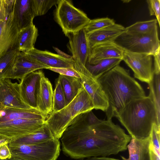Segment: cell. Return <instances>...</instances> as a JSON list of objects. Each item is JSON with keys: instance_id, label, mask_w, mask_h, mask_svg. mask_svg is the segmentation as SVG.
<instances>
[{"instance_id": "1", "label": "cell", "mask_w": 160, "mask_h": 160, "mask_svg": "<svg viewBox=\"0 0 160 160\" xmlns=\"http://www.w3.org/2000/svg\"><path fill=\"white\" fill-rule=\"evenodd\" d=\"M131 138L112 119L97 123L93 116L86 112L74 119L61 140L65 155L81 159L117 154L127 149Z\"/></svg>"}, {"instance_id": "2", "label": "cell", "mask_w": 160, "mask_h": 160, "mask_svg": "<svg viewBox=\"0 0 160 160\" xmlns=\"http://www.w3.org/2000/svg\"><path fill=\"white\" fill-rule=\"evenodd\" d=\"M97 80L107 99L108 107L105 111L108 120L115 117L129 102L144 97L145 92L127 70L118 65Z\"/></svg>"}, {"instance_id": "3", "label": "cell", "mask_w": 160, "mask_h": 160, "mask_svg": "<svg viewBox=\"0 0 160 160\" xmlns=\"http://www.w3.org/2000/svg\"><path fill=\"white\" fill-rule=\"evenodd\" d=\"M132 138L138 140L149 137L154 123L158 125L156 108L151 95L128 102L115 117Z\"/></svg>"}, {"instance_id": "4", "label": "cell", "mask_w": 160, "mask_h": 160, "mask_svg": "<svg viewBox=\"0 0 160 160\" xmlns=\"http://www.w3.org/2000/svg\"><path fill=\"white\" fill-rule=\"evenodd\" d=\"M93 109L92 101L83 87L68 105L59 111L52 112L45 123L54 138L59 140L76 117Z\"/></svg>"}, {"instance_id": "5", "label": "cell", "mask_w": 160, "mask_h": 160, "mask_svg": "<svg viewBox=\"0 0 160 160\" xmlns=\"http://www.w3.org/2000/svg\"><path fill=\"white\" fill-rule=\"evenodd\" d=\"M8 146L12 157L21 160H57L61 150L60 142L55 138L32 144L9 142Z\"/></svg>"}, {"instance_id": "6", "label": "cell", "mask_w": 160, "mask_h": 160, "mask_svg": "<svg viewBox=\"0 0 160 160\" xmlns=\"http://www.w3.org/2000/svg\"><path fill=\"white\" fill-rule=\"evenodd\" d=\"M54 19L66 36L84 29L90 19L82 11L77 8L71 1L58 0Z\"/></svg>"}, {"instance_id": "7", "label": "cell", "mask_w": 160, "mask_h": 160, "mask_svg": "<svg viewBox=\"0 0 160 160\" xmlns=\"http://www.w3.org/2000/svg\"><path fill=\"white\" fill-rule=\"evenodd\" d=\"M113 42L124 51L152 56L160 47L158 30L146 34L134 33L125 30Z\"/></svg>"}, {"instance_id": "8", "label": "cell", "mask_w": 160, "mask_h": 160, "mask_svg": "<svg viewBox=\"0 0 160 160\" xmlns=\"http://www.w3.org/2000/svg\"><path fill=\"white\" fill-rule=\"evenodd\" d=\"M67 37L69 40L67 46L72 54L73 68L79 73L87 71L86 65L90 49L84 29L70 33Z\"/></svg>"}, {"instance_id": "9", "label": "cell", "mask_w": 160, "mask_h": 160, "mask_svg": "<svg viewBox=\"0 0 160 160\" xmlns=\"http://www.w3.org/2000/svg\"><path fill=\"white\" fill-rule=\"evenodd\" d=\"M45 121L18 119L0 123V136L11 140L34 133L43 126Z\"/></svg>"}, {"instance_id": "10", "label": "cell", "mask_w": 160, "mask_h": 160, "mask_svg": "<svg viewBox=\"0 0 160 160\" xmlns=\"http://www.w3.org/2000/svg\"><path fill=\"white\" fill-rule=\"evenodd\" d=\"M152 56L150 54L123 50L122 60L133 71L135 78L149 84L154 74Z\"/></svg>"}, {"instance_id": "11", "label": "cell", "mask_w": 160, "mask_h": 160, "mask_svg": "<svg viewBox=\"0 0 160 160\" xmlns=\"http://www.w3.org/2000/svg\"><path fill=\"white\" fill-rule=\"evenodd\" d=\"M20 30L15 18L13 5L7 17L0 19V58L10 51L18 48Z\"/></svg>"}, {"instance_id": "12", "label": "cell", "mask_w": 160, "mask_h": 160, "mask_svg": "<svg viewBox=\"0 0 160 160\" xmlns=\"http://www.w3.org/2000/svg\"><path fill=\"white\" fill-rule=\"evenodd\" d=\"M4 107L32 108L22 99L19 83L6 78L0 79V108Z\"/></svg>"}, {"instance_id": "13", "label": "cell", "mask_w": 160, "mask_h": 160, "mask_svg": "<svg viewBox=\"0 0 160 160\" xmlns=\"http://www.w3.org/2000/svg\"><path fill=\"white\" fill-rule=\"evenodd\" d=\"M44 75L42 71H36L26 75L21 79L19 85L22 99L32 108L37 109V95L40 80Z\"/></svg>"}, {"instance_id": "14", "label": "cell", "mask_w": 160, "mask_h": 160, "mask_svg": "<svg viewBox=\"0 0 160 160\" xmlns=\"http://www.w3.org/2000/svg\"><path fill=\"white\" fill-rule=\"evenodd\" d=\"M50 68V67L24 53L20 52L12 69L4 78L21 79L30 73L40 69H48Z\"/></svg>"}, {"instance_id": "15", "label": "cell", "mask_w": 160, "mask_h": 160, "mask_svg": "<svg viewBox=\"0 0 160 160\" xmlns=\"http://www.w3.org/2000/svg\"><path fill=\"white\" fill-rule=\"evenodd\" d=\"M80 74L83 86L90 97L94 109L105 112L108 107V102L97 79L93 78L88 71Z\"/></svg>"}, {"instance_id": "16", "label": "cell", "mask_w": 160, "mask_h": 160, "mask_svg": "<svg viewBox=\"0 0 160 160\" xmlns=\"http://www.w3.org/2000/svg\"><path fill=\"white\" fill-rule=\"evenodd\" d=\"M123 52V50L113 42L98 44L90 49L87 63L94 65L102 60L109 58L122 60Z\"/></svg>"}, {"instance_id": "17", "label": "cell", "mask_w": 160, "mask_h": 160, "mask_svg": "<svg viewBox=\"0 0 160 160\" xmlns=\"http://www.w3.org/2000/svg\"><path fill=\"white\" fill-rule=\"evenodd\" d=\"M125 31V28L123 26L115 23L89 33L86 34L90 49L98 44L113 42L119 35Z\"/></svg>"}, {"instance_id": "18", "label": "cell", "mask_w": 160, "mask_h": 160, "mask_svg": "<svg viewBox=\"0 0 160 160\" xmlns=\"http://www.w3.org/2000/svg\"><path fill=\"white\" fill-rule=\"evenodd\" d=\"M24 53L50 68H73L72 58H65L58 54L35 48Z\"/></svg>"}, {"instance_id": "19", "label": "cell", "mask_w": 160, "mask_h": 160, "mask_svg": "<svg viewBox=\"0 0 160 160\" xmlns=\"http://www.w3.org/2000/svg\"><path fill=\"white\" fill-rule=\"evenodd\" d=\"M47 116L38 109L4 107L0 108V123L18 119L45 120Z\"/></svg>"}, {"instance_id": "20", "label": "cell", "mask_w": 160, "mask_h": 160, "mask_svg": "<svg viewBox=\"0 0 160 160\" xmlns=\"http://www.w3.org/2000/svg\"><path fill=\"white\" fill-rule=\"evenodd\" d=\"M53 91L52 84L44 75L42 77L37 97V109L48 117L52 111Z\"/></svg>"}, {"instance_id": "21", "label": "cell", "mask_w": 160, "mask_h": 160, "mask_svg": "<svg viewBox=\"0 0 160 160\" xmlns=\"http://www.w3.org/2000/svg\"><path fill=\"white\" fill-rule=\"evenodd\" d=\"M14 13L20 30L33 24L35 16L30 0H15Z\"/></svg>"}, {"instance_id": "22", "label": "cell", "mask_w": 160, "mask_h": 160, "mask_svg": "<svg viewBox=\"0 0 160 160\" xmlns=\"http://www.w3.org/2000/svg\"><path fill=\"white\" fill-rule=\"evenodd\" d=\"M38 36V29L33 24L20 29L18 38L19 51L25 52L34 48Z\"/></svg>"}, {"instance_id": "23", "label": "cell", "mask_w": 160, "mask_h": 160, "mask_svg": "<svg viewBox=\"0 0 160 160\" xmlns=\"http://www.w3.org/2000/svg\"><path fill=\"white\" fill-rule=\"evenodd\" d=\"M60 80L65 96L66 106L76 97L83 86L80 78L59 74Z\"/></svg>"}, {"instance_id": "24", "label": "cell", "mask_w": 160, "mask_h": 160, "mask_svg": "<svg viewBox=\"0 0 160 160\" xmlns=\"http://www.w3.org/2000/svg\"><path fill=\"white\" fill-rule=\"evenodd\" d=\"M55 138L45 123L37 132L15 139L9 142L24 144H32L45 142Z\"/></svg>"}, {"instance_id": "25", "label": "cell", "mask_w": 160, "mask_h": 160, "mask_svg": "<svg viewBox=\"0 0 160 160\" xmlns=\"http://www.w3.org/2000/svg\"><path fill=\"white\" fill-rule=\"evenodd\" d=\"M150 143L149 137L146 139L138 140L132 138L127 146L128 158L121 156L122 160H142Z\"/></svg>"}, {"instance_id": "26", "label": "cell", "mask_w": 160, "mask_h": 160, "mask_svg": "<svg viewBox=\"0 0 160 160\" xmlns=\"http://www.w3.org/2000/svg\"><path fill=\"white\" fill-rule=\"evenodd\" d=\"M122 60L118 58L107 59L102 60L94 65L87 63L86 68L92 77L97 79L105 73L119 65Z\"/></svg>"}, {"instance_id": "27", "label": "cell", "mask_w": 160, "mask_h": 160, "mask_svg": "<svg viewBox=\"0 0 160 160\" xmlns=\"http://www.w3.org/2000/svg\"><path fill=\"white\" fill-rule=\"evenodd\" d=\"M149 94L155 105L158 123L160 125V74H154L152 80L149 84Z\"/></svg>"}, {"instance_id": "28", "label": "cell", "mask_w": 160, "mask_h": 160, "mask_svg": "<svg viewBox=\"0 0 160 160\" xmlns=\"http://www.w3.org/2000/svg\"><path fill=\"white\" fill-rule=\"evenodd\" d=\"M158 23L156 19L138 22L126 28L125 30L128 32L136 33H149L158 30Z\"/></svg>"}, {"instance_id": "29", "label": "cell", "mask_w": 160, "mask_h": 160, "mask_svg": "<svg viewBox=\"0 0 160 160\" xmlns=\"http://www.w3.org/2000/svg\"><path fill=\"white\" fill-rule=\"evenodd\" d=\"M20 52L18 48L13 49L0 58V79L4 78L11 71Z\"/></svg>"}, {"instance_id": "30", "label": "cell", "mask_w": 160, "mask_h": 160, "mask_svg": "<svg viewBox=\"0 0 160 160\" xmlns=\"http://www.w3.org/2000/svg\"><path fill=\"white\" fill-rule=\"evenodd\" d=\"M35 17L45 14L53 6L56 5L58 0H30Z\"/></svg>"}, {"instance_id": "31", "label": "cell", "mask_w": 160, "mask_h": 160, "mask_svg": "<svg viewBox=\"0 0 160 160\" xmlns=\"http://www.w3.org/2000/svg\"><path fill=\"white\" fill-rule=\"evenodd\" d=\"M65 106L64 94L60 80L58 78L53 91L52 112L59 111Z\"/></svg>"}, {"instance_id": "32", "label": "cell", "mask_w": 160, "mask_h": 160, "mask_svg": "<svg viewBox=\"0 0 160 160\" xmlns=\"http://www.w3.org/2000/svg\"><path fill=\"white\" fill-rule=\"evenodd\" d=\"M115 23L113 19L107 17L95 19L90 20L84 29L88 34Z\"/></svg>"}, {"instance_id": "33", "label": "cell", "mask_w": 160, "mask_h": 160, "mask_svg": "<svg viewBox=\"0 0 160 160\" xmlns=\"http://www.w3.org/2000/svg\"><path fill=\"white\" fill-rule=\"evenodd\" d=\"M160 126L153 124L150 135L151 143L155 149L160 150Z\"/></svg>"}, {"instance_id": "34", "label": "cell", "mask_w": 160, "mask_h": 160, "mask_svg": "<svg viewBox=\"0 0 160 160\" xmlns=\"http://www.w3.org/2000/svg\"><path fill=\"white\" fill-rule=\"evenodd\" d=\"M150 16H155L159 26L160 25V0H147Z\"/></svg>"}, {"instance_id": "35", "label": "cell", "mask_w": 160, "mask_h": 160, "mask_svg": "<svg viewBox=\"0 0 160 160\" xmlns=\"http://www.w3.org/2000/svg\"><path fill=\"white\" fill-rule=\"evenodd\" d=\"M60 75L81 78V77L79 73L75 69L72 68H53L48 69Z\"/></svg>"}, {"instance_id": "36", "label": "cell", "mask_w": 160, "mask_h": 160, "mask_svg": "<svg viewBox=\"0 0 160 160\" xmlns=\"http://www.w3.org/2000/svg\"><path fill=\"white\" fill-rule=\"evenodd\" d=\"M160 153L154 150L150 142L149 147L145 152L142 160H160Z\"/></svg>"}, {"instance_id": "37", "label": "cell", "mask_w": 160, "mask_h": 160, "mask_svg": "<svg viewBox=\"0 0 160 160\" xmlns=\"http://www.w3.org/2000/svg\"><path fill=\"white\" fill-rule=\"evenodd\" d=\"M8 144L5 143L0 145V159H8L12 157Z\"/></svg>"}, {"instance_id": "38", "label": "cell", "mask_w": 160, "mask_h": 160, "mask_svg": "<svg viewBox=\"0 0 160 160\" xmlns=\"http://www.w3.org/2000/svg\"><path fill=\"white\" fill-rule=\"evenodd\" d=\"M160 47L153 55L154 58V73L155 74H160Z\"/></svg>"}, {"instance_id": "39", "label": "cell", "mask_w": 160, "mask_h": 160, "mask_svg": "<svg viewBox=\"0 0 160 160\" xmlns=\"http://www.w3.org/2000/svg\"><path fill=\"white\" fill-rule=\"evenodd\" d=\"M11 1L10 0H0V15L7 9Z\"/></svg>"}, {"instance_id": "40", "label": "cell", "mask_w": 160, "mask_h": 160, "mask_svg": "<svg viewBox=\"0 0 160 160\" xmlns=\"http://www.w3.org/2000/svg\"><path fill=\"white\" fill-rule=\"evenodd\" d=\"M80 160H120L114 158H110L106 157H92L87 158L86 159H81Z\"/></svg>"}, {"instance_id": "41", "label": "cell", "mask_w": 160, "mask_h": 160, "mask_svg": "<svg viewBox=\"0 0 160 160\" xmlns=\"http://www.w3.org/2000/svg\"><path fill=\"white\" fill-rule=\"evenodd\" d=\"M54 50L57 52L58 54L61 56L62 57L65 58H72V56L67 54L65 52H63L58 48L56 47H53Z\"/></svg>"}, {"instance_id": "42", "label": "cell", "mask_w": 160, "mask_h": 160, "mask_svg": "<svg viewBox=\"0 0 160 160\" xmlns=\"http://www.w3.org/2000/svg\"><path fill=\"white\" fill-rule=\"evenodd\" d=\"M10 141V140L9 139L0 136V145L5 143H9Z\"/></svg>"}, {"instance_id": "43", "label": "cell", "mask_w": 160, "mask_h": 160, "mask_svg": "<svg viewBox=\"0 0 160 160\" xmlns=\"http://www.w3.org/2000/svg\"><path fill=\"white\" fill-rule=\"evenodd\" d=\"M8 159V160H20V159H18L14 158H12V157L8 159Z\"/></svg>"}, {"instance_id": "44", "label": "cell", "mask_w": 160, "mask_h": 160, "mask_svg": "<svg viewBox=\"0 0 160 160\" xmlns=\"http://www.w3.org/2000/svg\"><path fill=\"white\" fill-rule=\"evenodd\" d=\"M122 1L123 2L127 3V2H130L131 1V0H122Z\"/></svg>"}, {"instance_id": "45", "label": "cell", "mask_w": 160, "mask_h": 160, "mask_svg": "<svg viewBox=\"0 0 160 160\" xmlns=\"http://www.w3.org/2000/svg\"><path fill=\"white\" fill-rule=\"evenodd\" d=\"M0 160H8V159H4V160H1V159H0Z\"/></svg>"}]
</instances>
